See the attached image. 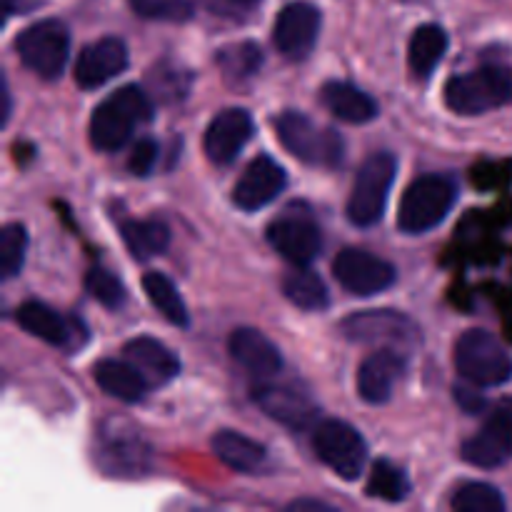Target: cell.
Instances as JSON below:
<instances>
[{"label":"cell","mask_w":512,"mask_h":512,"mask_svg":"<svg viewBox=\"0 0 512 512\" xmlns=\"http://www.w3.org/2000/svg\"><path fill=\"white\" fill-rule=\"evenodd\" d=\"M153 118V100L140 85H123L110 93L90 115V143L100 153H115L140 123Z\"/></svg>","instance_id":"cell-1"},{"label":"cell","mask_w":512,"mask_h":512,"mask_svg":"<svg viewBox=\"0 0 512 512\" xmlns=\"http://www.w3.org/2000/svg\"><path fill=\"white\" fill-rule=\"evenodd\" d=\"M458 200L453 175L428 173L408 185L400 200L398 228L408 235H423L438 228Z\"/></svg>","instance_id":"cell-2"},{"label":"cell","mask_w":512,"mask_h":512,"mask_svg":"<svg viewBox=\"0 0 512 512\" xmlns=\"http://www.w3.org/2000/svg\"><path fill=\"white\" fill-rule=\"evenodd\" d=\"M445 103L458 115H483L512 105V68L483 65L465 75H455L445 85Z\"/></svg>","instance_id":"cell-3"},{"label":"cell","mask_w":512,"mask_h":512,"mask_svg":"<svg viewBox=\"0 0 512 512\" xmlns=\"http://www.w3.org/2000/svg\"><path fill=\"white\" fill-rule=\"evenodd\" d=\"M278 140L290 155L308 165L338 168L345 158V143L338 130L320 128L305 113L288 110L275 123Z\"/></svg>","instance_id":"cell-4"},{"label":"cell","mask_w":512,"mask_h":512,"mask_svg":"<svg viewBox=\"0 0 512 512\" xmlns=\"http://www.w3.org/2000/svg\"><path fill=\"white\" fill-rule=\"evenodd\" d=\"M455 368L468 383L495 388L512 380V358L505 345L488 330L473 328L455 343Z\"/></svg>","instance_id":"cell-5"},{"label":"cell","mask_w":512,"mask_h":512,"mask_svg":"<svg viewBox=\"0 0 512 512\" xmlns=\"http://www.w3.org/2000/svg\"><path fill=\"white\" fill-rule=\"evenodd\" d=\"M340 333L358 345L398 350L403 355L420 345V328L398 310H360L340 323Z\"/></svg>","instance_id":"cell-6"},{"label":"cell","mask_w":512,"mask_h":512,"mask_svg":"<svg viewBox=\"0 0 512 512\" xmlns=\"http://www.w3.org/2000/svg\"><path fill=\"white\" fill-rule=\"evenodd\" d=\"M395 173H398V160L393 153H373L370 158H365L348 198L350 223L358 228H370V225L380 223Z\"/></svg>","instance_id":"cell-7"},{"label":"cell","mask_w":512,"mask_h":512,"mask_svg":"<svg viewBox=\"0 0 512 512\" xmlns=\"http://www.w3.org/2000/svg\"><path fill=\"white\" fill-rule=\"evenodd\" d=\"M20 63L43 80L60 78L70 55V33L60 20L48 18L28 25L15 40Z\"/></svg>","instance_id":"cell-8"},{"label":"cell","mask_w":512,"mask_h":512,"mask_svg":"<svg viewBox=\"0 0 512 512\" xmlns=\"http://www.w3.org/2000/svg\"><path fill=\"white\" fill-rule=\"evenodd\" d=\"M318 458L343 480H358L368 463V445L353 425L343 420H323L313 430Z\"/></svg>","instance_id":"cell-9"},{"label":"cell","mask_w":512,"mask_h":512,"mask_svg":"<svg viewBox=\"0 0 512 512\" xmlns=\"http://www.w3.org/2000/svg\"><path fill=\"white\" fill-rule=\"evenodd\" d=\"M253 400L268 418L293 430L318 425V403L310 390L298 383H278L275 378L260 380V385L253 388Z\"/></svg>","instance_id":"cell-10"},{"label":"cell","mask_w":512,"mask_h":512,"mask_svg":"<svg viewBox=\"0 0 512 512\" xmlns=\"http://www.w3.org/2000/svg\"><path fill=\"white\" fill-rule=\"evenodd\" d=\"M333 275L350 295H360V298L383 293L398 280V270L393 263L360 248L343 250L333 260Z\"/></svg>","instance_id":"cell-11"},{"label":"cell","mask_w":512,"mask_h":512,"mask_svg":"<svg viewBox=\"0 0 512 512\" xmlns=\"http://www.w3.org/2000/svg\"><path fill=\"white\" fill-rule=\"evenodd\" d=\"M465 463L475 465V468H500V465L512 460V400L500 403L483 428L468 438L460 450Z\"/></svg>","instance_id":"cell-12"},{"label":"cell","mask_w":512,"mask_h":512,"mask_svg":"<svg viewBox=\"0 0 512 512\" xmlns=\"http://www.w3.org/2000/svg\"><path fill=\"white\" fill-rule=\"evenodd\" d=\"M320 25H323V15L313 3H308V0L288 3L275 18V48L290 60L308 58L318 43Z\"/></svg>","instance_id":"cell-13"},{"label":"cell","mask_w":512,"mask_h":512,"mask_svg":"<svg viewBox=\"0 0 512 512\" xmlns=\"http://www.w3.org/2000/svg\"><path fill=\"white\" fill-rule=\"evenodd\" d=\"M268 243L293 265H310L320 255L323 235L308 213H288L270 223Z\"/></svg>","instance_id":"cell-14"},{"label":"cell","mask_w":512,"mask_h":512,"mask_svg":"<svg viewBox=\"0 0 512 512\" xmlns=\"http://www.w3.org/2000/svg\"><path fill=\"white\" fill-rule=\"evenodd\" d=\"M285 185H288V175H285L283 165L270 155H258L235 183L233 200L238 208L253 213V210L273 203L283 193Z\"/></svg>","instance_id":"cell-15"},{"label":"cell","mask_w":512,"mask_h":512,"mask_svg":"<svg viewBox=\"0 0 512 512\" xmlns=\"http://www.w3.org/2000/svg\"><path fill=\"white\" fill-rule=\"evenodd\" d=\"M125 68H128V48L120 38L108 35L80 50L75 63V83L83 90H95L118 78Z\"/></svg>","instance_id":"cell-16"},{"label":"cell","mask_w":512,"mask_h":512,"mask_svg":"<svg viewBox=\"0 0 512 512\" xmlns=\"http://www.w3.org/2000/svg\"><path fill=\"white\" fill-rule=\"evenodd\" d=\"M255 125L248 110L228 108L213 118L205 130V153L213 163L228 165L240 155V150L253 138Z\"/></svg>","instance_id":"cell-17"},{"label":"cell","mask_w":512,"mask_h":512,"mask_svg":"<svg viewBox=\"0 0 512 512\" xmlns=\"http://www.w3.org/2000/svg\"><path fill=\"white\" fill-rule=\"evenodd\" d=\"M230 355L240 368L248 370L253 378L268 380L278 378L283 370V355L280 348L265 333L255 328H238L230 335Z\"/></svg>","instance_id":"cell-18"},{"label":"cell","mask_w":512,"mask_h":512,"mask_svg":"<svg viewBox=\"0 0 512 512\" xmlns=\"http://www.w3.org/2000/svg\"><path fill=\"white\" fill-rule=\"evenodd\" d=\"M15 320H18V325L25 333L43 340V343L55 345V348H70V345L80 340L78 333H83V325L78 320L65 318L58 310H53L45 303H38V300H28V303L20 305L15 310Z\"/></svg>","instance_id":"cell-19"},{"label":"cell","mask_w":512,"mask_h":512,"mask_svg":"<svg viewBox=\"0 0 512 512\" xmlns=\"http://www.w3.org/2000/svg\"><path fill=\"white\" fill-rule=\"evenodd\" d=\"M405 373V358L398 350L380 348L363 360L358 370V393L365 403L380 405L393 398L395 385Z\"/></svg>","instance_id":"cell-20"},{"label":"cell","mask_w":512,"mask_h":512,"mask_svg":"<svg viewBox=\"0 0 512 512\" xmlns=\"http://www.w3.org/2000/svg\"><path fill=\"white\" fill-rule=\"evenodd\" d=\"M320 100L343 123L363 125L378 118V103L373 100V95H368L358 85L345 83V80H330V83H325L320 88Z\"/></svg>","instance_id":"cell-21"},{"label":"cell","mask_w":512,"mask_h":512,"mask_svg":"<svg viewBox=\"0 0 512 512\" xmlns=\"http://www.w3.org/2000/svg\"><path fill=\"white\" fill-rule=\"evenodd\" d=\"M123 355L150 385H165L180 373V360L175 358L173 350L155 338H133L125 343Z\"/></svg>","instance_id":"cell-22"},{"label":"cell","mask_w":512,"mask_h":512,"mask_svg":"<svg viewBox=\"0 0 512 512\" xmlns=\"http://www.w3.org/2000/svg\"><path fill=\"white\" fill-rule=\"evenodd\" d=\"M215 458L230 470H238L245 475H260L268 468V450L253 438L235 430H220L213 438Z\"/></svg>","instance_id":"cell-23"},{"label":"cell","mask_w":512,"mask_h":512,"mask_svg":"<svg viewBox=\"0 0 512 512\" xmlns=\"http://www.w3.org/2000/svg\"><path fill=\"white\" fill-rule=\"evenodd\" d=\"M95 383L120 403H140L148 395L150 383L130 360H100L93 368Z\"/></svg>","instance_id":"cell-24"},{"label":"cell","mask_w":512,"mask_h":512,"mask_svg":"<svg viewBox=\"0 0 512 512\" xmlns=\"http://www.w3.org/2000/svg\"><path fill=\"white\" fill-rule=\"evenodd\" d=\"M448 53V33L440 25L428 23L420 25L410 38L408 48V63L415 78L428 80L440 65V60Z\"/></svg>","instance_id":"cell-25"},{"label":"cell","mask_w":512,"mask_h":512,"mask_svg":"<svg viewBox=\"0 0 512 512\" xmlns=\"http://www.w3.org/2000/svg\"><path fill=\"white\" fill-rule=\"evenodd\" d=\"M125 245L135 260H148L163 253L170 243L168 225L160 220H125L120 225Z\"/></svg>","instance_id":"cell-26"},{"label":"cell","mask_w":512,"mask_h":512,"mask_svg":"<svg viewBox=\"0 0 512 512\" xmlns=\"http://www.w3.org/2000/svg\"><path fill=\"white\" fill-rule=\"evenodd\" d=\"M143 288L148 300L153 303V308L168 320L170 325L175 328H185L190 323V315H188V305H185L183 295L178 293L173 280L163 273H145L143 278Z\"/></svg>","instance_id":"cell-27"},{"label":"cell","mask_w":512,"mask_h":512,"mask_svg":"<svg viewBox=\"0 0 512 512\" xmlns=\"http://www.w3.org/2000/svg\"><path fill=\"white\" fill-rule=\"evenodd\" d=\"M283 293L300 310H323L328 305V288L313 270H305V265L285 275Z\"/></svg>","instance_id":"cell-28"},{"label":"cell","mask_w":512,"mask_h":512,"mask_svg":"<svg viewBox=\"0 0 512 512\" xmlns=\"http://www.w3.org/2000/svg\"><path fill=\"white\" fill-rule=\"evenodd\" d=\"M365 493L383 503H403L410 495V480L398 465H393L390 460H378L370 470Z\"/></svg>","instance_id":"cell-29"},{"label":"cell","mask_w":512,"mask_h":512,"mask_svg":"<svg viewBox=\"0 0 512 512\" xmlns=\"http://www.w3.org/2000/svg\"><path fill=\"white\" fill-rule=\"evenodd\" d=\"M218 65L228 80H248L263 65V50L260 45L243 40V43H230L218 50Z\"/></svg>","instance_id":"cell-30"},{"label":"cell","mask_w":512,"mask_h":512,"mask_svg":"<svg viewBox=\"0 0 512 512\" xmlns=\"http://www.w3.org/2000/svg\"><path fill=\"white\" fill-rule=\"evenodd\" d=\"M148 458L150 453L138 440H115L103 453L105 468L115 470L118 475H143L148 470Z\"/></svg>","instance_id":"cell-31"},{"label":"cell","mask_w":512,"mask_h":512,"mask_svg":"<svg viewBox=\"0 0 512 512\" xmlns=\"http://www.w3.org/2000/svg\"><path fill=\"white\" fill-rule=\"evenodd\" d=\"M453 508L458 512H503L505 498L495 485L465 483L455 490Z\"/></svg>","instance_id":"cell-32"},{"label":"cell","mask_w":512,"mask_h":512,"mask_svg":"<svg viewBox=\"0 0 512 512\" xmlns=\"http://www.w3.org/2000/svg\"><path fill=\"white\" fill-rule=\"evenodd\" d=\"M28 253V230L18 223H10L0 230V273L3 278H15L25 265Z\"/></svg>","instance_id":"cell-33"},{"label":"cell","mask_w":512,"mask_h":512,"mask_svg":"<svg viewBox=\"0 0 512 512\" xmlns=\"http://www.w3.org/2000/svg\"><path fill=\"white\" fill-rule=\"evenodd\" d=\"M130 8L140 18L160 23H185L195 13L190 0H130Z\"/></svg>","instance_id":"cell-34"},{"label":"cell","mask_w":512,"mask_h":512,"mask_svg":"<svg viewBox=\"0 0 512 512\" xmlns=\"http://www.w3.org/2000/svg\"><path fill=\"white\" fill-rule=\"evenodd\" d=\"M85 288L103 308L118 310L125 303V288L110 270L93 268L85 275Z\"/></svg>","instance_id":"cell-35"},{"label":"cell","mask_w":512,"mask_h":512,"mask_svg":"<svg viewBox=\"0 0 512 512\" xmlns=\"http://www.w3.org/2000/svg\"><path fill=\"white\" fill-rule=\"evenodd\" d=\"M150 85H153V93L158 95L160 100H180L185 98L190 88V75L180 68H168L163 65L160 70H153L150 73Z\"/></svg>","instance_id":"cell-36"},{"label":"cell","mask_w":512,"mask_h":512,"mask_svg":"<svg viewBox=\"0 0 512 512\" xmlns=\"http://www.w3.org/2000/svg\"><path fill=\"white\" fill-rule=\"evenodd\" d=\"M160 158V145L155 143L153 138H143L133 145V153L128 158V170L138 178H145V175L153 173L155 163Z\"/></svg>","instance_id":"cell-37"},{"label":"cell","mask_w":512,"mask_h":512,"mask_svg":"<svg viewBox=\"0 0 512 512\" xmlns=\"http://www.w3.org/2000/svg\"><path fill=\"white\" fill-rule=\"evenodd\" d=\"M480 385H455V403L465 410L468 415H480L485 408H488V400H485L483 393H478Z\"/></svg>","instance_id":"cell-38"},{"label":"cell","mask_w":512,"mask_h":512,"mask_svg":"<svg viewBox=\"0 0 512 512\" xmlns=\"http://www.w3.org/2000/svg\"><path fill=\"white\" fill-rule=\"evenodd\" d=\"M328 510V505L320 503V500H295V503H290V510Z\"/></svg>","instance_id":"cell-39"},{"label":"cell","mask_w":512,"mask_h":512,"mask_svg":"<svg viewBox=\"0 0 512 512\" xmlns=\"http://www.w3.org/2000/svg\"><path fill=\"white\" fill-rule=\"evenodd\" d=\"M233 3H243V5H253V3H258V0H233Z\"/></svg>","instance_id":"cell-40"}]
</instances>
